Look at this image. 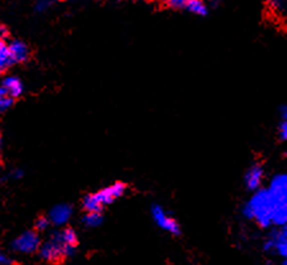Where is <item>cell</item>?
<instances>
[{
  "instance_id": "cell-4",
  "label": "cell",
  "mask_w": 287,
  "mask_h": 265,
  "mask_svg": "<svg viewBox=\"0 0 287 265\" xmlns=\"http://www.w3.org/2000/svg\"><path fill=\"white\" fill-rule=\"evenodd\" d=\"M150 213L153 222L158 228L173 237H180L182 234L180 222L164 206H162L160 204H153L150 208Z\"/></svg>"
},
{
  "instance_id": "cell-2",
  "label": "cell",
  "mask_w": 287,
  "mask_h": 265,
  "mask_svg": "<svg viewBox=\"0 0 287 265\" xmlns=\"http://www.w3.org/2000/svg\"><path fill=\"white\" fill-rule=\"evenodd\" d=\"M127 187V184L125 182L117 181L110 186L100 188L96 192L86 194L81 200L84 213H103L107 205L113 204L114 201L125 195Z\"/></svg>"
},
{
  "instance_id": "cell-17",
  "label": "cell",
  "mask_w": 287,
  "mask_h": 265,
  "mask_svg": "<svg viewBox=\"0 0 287 265\" xmlns=\"http://www.w3.org/2000/svg\"><path fill=\"white\" fill-rule=\"evenodd\" d=\"M11 38V28H9L7 24L0 22V38L7 40V38Z\"/></svg>"
},
{
  "instance_id": "cell-1",
  "label": "cell",
  "mask_w": 287,
  "mask_h": 265,
  "mask_svg": "<svg viewBox=\"0 0 287 265\" xmlns=\"http://www.w3.org/2000/svg\"><path fill=\"white\" fill-rule=\"evenodd\" d=\"M275 205L267 187L252 192L251 196L241 208V216L246 220L252 222L260 230H272V219Z\"/></svg>"
},
{
  "instance_id": "cell-8",
  "label": "cell",
  "mask_w": 287,
  "mask_h": 265,
  "mask_svg": "<svg viewBox=\"0 0 287 265\" xmlns=\"http://www.w3.org/2000/svg\"><path fill=\"white\" fill-rule=\"evenodd\" d=\"M265 181V168L261 163H252L245 169L242 176V184L249 192H255L263 188Z\"/></svg>"
},
{
  "instance_id": "cell-9",
  "label": "cell",
  "mask_w": 287,
  "mask_h": 265,
  "mask_svg": "<svg viewBox=\"0 0 287 265\" xmlns=\"http://www.w3.org/2000/svg\"><path fill=\"white\" fill-rule=\"evenodd\" d=\"M9 52L12 56L13 63L18 66H26L31 63V60L35 56V49L30 44H27L24 40H17L13 38L9 44Z\"/></svg>"
},
{
  "instance_id": "cell-3",
  "label": "cell",
  "mask_w": 287,
  "mask_h": 265,
  "mask_svg": "<svg viewBox=\"0 0 287 265\" xmlns=\"http://www.w3.org/2000/svg\"><path fill=\"white\" fill-rule=\"evenodd\" d=\"M73 251L61 238L58 232L53 233L49 240L41 242L38 254L41 262L47 265H64Z\"/></svg>"
},
{
  "instance_id": "cell-5",
  "label": "cell",
  "mask_w": 287,
  "mask_h": 265,
  "mask_svg": "<svg viewBox=\"0 0 287 265\" xmlns=\"http://www.w3.org/2000/svg\"><path fill=\"white\" fill-rule=\"evenodd\" d=\"M261 248L268 255H277L282 260L287 259V226L272 228L264 238Z\"/></svg>"
},
{
  "instance_id": "cell-12",
  "label": "cell",
  "mask_w": 287,
  "mask_h": 265,
  "mask_svg": "<svg viewBox=\"0 0 287 265\" xmlns=\"http://www.w3.org/2000/svg\"><path fill=\"white\" fill-rule=\"evenodd\" d=\"M4 88H6L7 91H8V94L11 95L12 98H15V99L20 100V96L21 94H22V84H21V81L18 78H7L6 81L3 82V84H2Z\"/></svg>"
},
{
  "instance_id": "cell-19",
  "label": "cell",
  "mask_w": 287,
  "mask_h": 265,
  "mask_svg": "<svg viewBox=\"0 0 287 265\" xmlns=\"http://www.w3.org/2000/svg\"><path fill=\"white\" fill-rule=\"evenodd\" d=\"M4 166H6V162H4V158L3 155L0 154V169H3Z\"/></svg>"
},
{
  "instance_id": "cell-14",
  "label": "cell",
  "mask_w": 287,
  "mask_h": 265,
  "mask_svg": "<svg viewBox=\"0 0 287 265\" xmlns=\"http://www.w3.org/2000/svg\"><path fill=\"white\" fill-rule=\"evenodd\" d=\"M50 227V219L49 216H47L45 213H40L38 214V216L34 220V226H32V230L38 234L40 233H44L48 228Z\"/></svg>"
},
{
  "instance_id": "cell-15",
  "label": "cell",
  "mask_w": 287,
  "mask_h": 265,
  "mask_svg": "<svg viewBox=\"0 0 287 265\" xmlns=\"http://www.w3.org/2000/svg\"><path fill=\"white\" fill-rule=\"evenodd\" d=\"M103 213H86L84 216V223L87 227H98L103 223Z\"/></svg>"
},
{
  "instance_id": "cell-7",
  "label": "cell",
  "mask_w": 287,
  "mask_h": 265,
  "mask_svg": "<svg viewBox=\"0 0 287 265\" xmlns=\"http://www.w3.org/2000/svg\"><path fill=\"white\" fill-rule=\"evenodd\" d=\"M265 187L274 201L275 209L287 208V172L273 176Z\"/></svg>"
},
{
  "instance_id": "cell-16",
  "label": "cell",
  "mask_w": 287,
  "mask_h": 265,
  "mask_svg": "<svg viewBox=\"0 0 287 265\" xmlns=\"http://www.w3.org/2000/svg\"><path fill=\"white\" fill-rule=\"evenodd\" d=\"M277 136H278L279 141H282V142H287V122L278 123V127H277Z\"/></svg>"
},
{
  "instance_id": "cell-6",
  "label": "cell",
  "mask_w": 287,
  "mask_h": 265,
  "mask_svg": "<svg viewBox=\"0 0 287 265\" xmlns=\"http://www.w3.org/2000/svg\"><path fill=\"white\" fill-rule=\"evenodd\" d=\"M163 6L174 12H183L196 17H208L210 13V4L203 0H169L164 2Z\"/></svg>"
},
{
  "instance_id": "cell-13",
  "label": "cell",
  "mask_w": 287,
  "mask_h": 265,
  "mask_svg": "<svg viewBox=\"0 0 287 265\" xmlns=\"http://www.w3.org/2000/svg\"><path fill=\"white\" fill-rule=\"evenodd\" d=\"M17 102L18 100L11 96L3 86H0V114L6 113L7 110L12 109L17 104Z\"/></svg>"
},
{
  "instance_id": "cell-10",
  "label": "cell",
  "mask_w": 287,
  "mask_h": 265,
  "mask_svg": "<svg viewBox=\"0 0 287 265\" xmlns=\"http://www.w3.org/2000/svg\"><path fill=\"white\" fill-rule=\"evenodd\" d=\"M15 66L9 52V44L7 40L0 38V77L6 76L11 70V68Z\"/></svg>"
},
{
  "instance_id": "cell-20",
  "label": "cell",
  "mask_w": 287,
  "mask_h": 265,
  "mask_svg": "<svg viewBox=\"0 0 287 265\" xmlns=\"http://www.w3.org/2000/svg\"><path fill=\"white\" fill-rule=\"evenodd\" d=\"M0 145H2V131H0Z\"/></svg>"
},
{
  "instance_id": "cell-11",
  "label": "cell",
  "mask_w": 287,
  "mask_h": 265,
  "mask_svg": "<svg viewBox=\"0 0 287 265\" xmlns=\"http://www.w3.org/2000/svg\"><path fill=\"white\" fill-rule=\"evenodd\" d=\"M58 233L61 238L63 240L64 244L72 251H75L76 248L80 246V240L79 236H77V233H76V230L73 227H71L70 224L64 226L62 230H58Z\"/></svg>"
},
{
  "instance_id": "cell-18",
  "label": "cell",
  "mask_w": 287,
  "mask_h": 265,
  "mask_svg": "<svg viewBox=\"0 0 287 265\" xmlns=\"http://www.w3.org/2000/svg\"><path fill=\"white\" fill-rule=\"evenodd\" d=\"M278 116L281 122H287V104H282L278 106Z\"/></svg>"
}]
</instances>
